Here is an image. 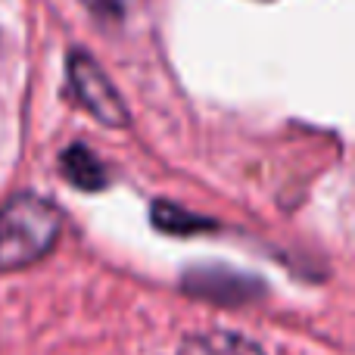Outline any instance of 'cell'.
<instances>
[{"label":"cell","mask_w":355,"mask_h":355,"mask_svg":"<svg viewBox=\"0 0 355 355\" xmlns=\"http://www.w3.org/2000/svg\"><path fill=\"white\" fill-rule=\"evenodd\" d=\"M60 209L35 193H22L0 209V271L44 259L60 237Z\"/></svg>","instance_id":"obj_1"},{"label":"cell","mask_w":355,"mask_h":355,"mask_svg":"<svg viewBox=\"0 0 355 355\" xmlns=\"http://www.w3.org/2000/svg\"><path fill=\"white\" fill-rule=\"evenodd\" d=\"M69 81H72V91L78 97V103L91 112L97 122L110 125V128H122L128 125V110H125L122 97L116 94V87L110 85L100 66L91 60L87 53L75 50L69 56Z\"/></svg>","instance_id":"obj_2"},{"label":"cell","mask_w":355,"mask_h":355,"mask_svg":"<svg viewBox=\"0 0 355 355\" xmlns=\"http://www.w3.org/2000/svg\"><path fill=\"white\" fill-rule=\"evenodd\" d=\"M181 355H265L252 340L240 337V334L227 331H209V334H193L184 340Z\"/></svg>","instance_id":"obj_3"},{"label":"cell","mask_w":355,"mask_h":355,"mask_svg":"<svg viewBox=\"0 0 355 355\" xmlns=\"http://www.w3.org/2000/svg\"><path fill=\"white\" fill-rule=\"evenodd\" d=\"M62 175L81 190H100L106 184V168L87 147H69L62 153Z\"/></svg>","instance_id":"obj_4"},{"label":"cell","mask_w":355,"mask_h":355,"mask_svg":"<svg viewBox=\"0 0 355 355\" xmlns=\"http://www.w3.org/2000/svg\"><path fill=\"white\" fill-rule=\"evenodd\" d=\"M141 0H85V6L103 22H122Z\"/></svg>","instance_id":"obj_5"}]
</instances>
